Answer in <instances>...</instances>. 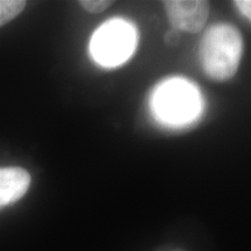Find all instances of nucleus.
<instances>
[{"instance_id": "obj_1", "label": "nucleus", "mask_w": 251, "mask_h": 251, "mask_svg": "<svg viewBox=\"0 0 251 251\" xmlns=\"http://www.w3.org/2000/svg\"><path fill=\"white\" fill-rule=\"evenodd\" d=\"M243 54L240 30L230 24L213 25L203 34L200 43V61L211 79L226 81L233 78Z\"/></svg>"}, {"instance_id": "obj_2", "label": "nucleus", "mask_w": 251, "mask_h": 251, "mask_svg": "<svg viewBox=\"0 0 251 251\" xmlns=\"http://www.w3.org/2000/svg\"><path fill=\"white\" fill-rule=\"evenodd\" d=\"M134 28L125 21L111 20L97 29L90 50L94 61L103 67H114L125 62L135 48Z\"/></svg>"}, {"instance_id": "obj_3", "label": "nucleus", "mask_w": 251, "mask_h": 251, "mask_svg": "<svg viewBox=\"0 0 251 251\" xmlns=\"http://www.w3.org/2000/svg\"><path fill=\"white\" fill-rule=\"evenodd\" d=\"M153 105L159 118L172 124L190 121L199 109L197 90L183 80L165 83L157 91Z\"/></svg>"}, {"instance_id": "obj_4", "label": "nucleus", "mask_w": 251, "mask_h": 251, "mask_svg": "<svg viewBox=\"0 0 251 251\" xmlns=\"http://www.w3.org/2000/svg\"><path fill=\"white\" fill-rule=\"evenodd\" d=\"M163 5L172 28L178 31L198 33L209 15V2L202 0H168Z\"/></svg>"}, {"instance_id": "obj_5", "label": "nucleus", "mask_w": 251, "mask_h": 251, "mask_svg": "<svg viewBox=\"0 0 251 251\" xmlns=\"http://www.w3.org/2000/svg\"><path fill=\"white\" fill-rule=\"evenodd\" d=\"M30 180L29 172L23 168H0V212L19 201L27 193Z\"/></svg>"}, {"instance_id": "obj_6", "label": "nucleus", "mask_w": 251, "mask_h": 251, "mask_svg": "<svg viewBox=\"0 0 251 251\" xmlns=\"http://www.w3.org/2000/svg\"><path fill=\"white\" fill-rule=\"evenodd\" d=\"M24 0H0V27L17 18L26 7Z\"/></svg>"}, {"instance_id": "obj_7", "label": "nucleus", "mask_w": 251, "mask_h": 251, "mask_svg": "<svg viewBox=\"0 0 251 251\" xmlns=\"http://www.w3.org/2000/svg\"><path fill=\"white\" fill-rule=\"evenodd\" d=\"M79 4L81 5V7L85 11L90 12V13L98 14L106 11L113 2L108 1V0H81Z\"/></svg>"}, {"instance_id": "obj_8", "label": "nucleus", "mask_w": 251, "mask_h": 251, "mask_svg": "<svg viewBox=\"0 0 251 251\" xmlns=\"http://www.w3.org/2000/svg\"><path fill=\"white\" fill-rule=\"evenodd\" d=\"M235 6L247 19L251 21V0H237Z\"/></svg>"}, {"instance_id": "obj_9", "label": "nucleus", "mask_w": 251, "mask_h": 251, "mask_svg": "<svg viewBox=\"0 0 251 251\" xmlns=\"http://www.w3.org/2000/svg\"><path fill=\"white\" fill-rule=\"evenodd\" d=\"M179 31L176 30L172 28L171 30H169L165 35V42L168 46H176L179 42Z\"/></svg>"}]
</instances>
